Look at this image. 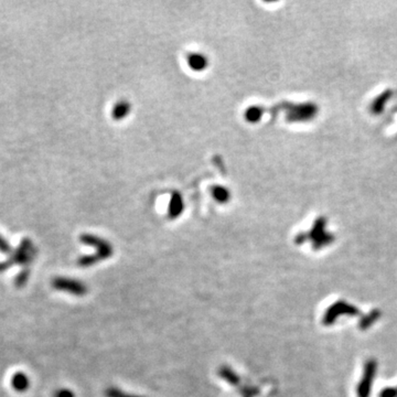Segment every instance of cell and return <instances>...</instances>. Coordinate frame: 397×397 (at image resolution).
<instances>
[{
	"label": "cell",
	"instance_id": "7a4b0ae2",
	"mask_svg": "<svg viewBox=\"0 0 397 397\" xmlns=\"http://www.w3.org/2000/svg\"><path fill=\"white\" fill-rule=\"evenodd\" d=\"M52 287L60 291L74 296H84L88 294V287L82 282L67 277H55L52 281Z\"/></svg>",
	"mask_w": 397,
	"mask_h": 397
},
{
	"label": "cell",
	"instance_id": "6da1fadb",
	"mask_svg": "<svg viewBox=\"0 0 397 397\" xmlns=\"http://www.w3.org/2000/svg\"><path fill=\"white\" fill-rule=\"evenodd\" d=\"M36 255V248L33 245L32 241L28 237H24L21 243L16 248V251L11 254V256L0 262V272L9 269L15 265H20L28 267V266L33 262Z\"/></svg>",
	"mask_w": 397,
	"mask_h": 397
},
{
	"label": "cell",
	"instance_id": "8fae6325",
	"mask_svg": "<svg viewBox=\"0 0 397 397\" xmlns=\"http://www.w3.org/2000/svg\"><path fill=\"white\" fill-rule=\"evenodd\" d=\"M54 397H74V394L70 389L62 388V389H59V390H57V392H55Z\"/></svg>",
	"mask_w": 397,
	"mask_h": 397
},
{
	"label": "cell",
	"instance_id": "5b68a950",
	"mask_svg": "<svg viewBox=\"0 0 397 397\" xmlns=\"http://www.w3.org/2000/svg\"><path fill=\"white\" fill-rule=\"evenodd\" d=\"M29 277H30V269L28 267H24L15 278V286L17 288L24 287L29 281Z\"/></svg>",
	"mask_w": 397,
	"mask_h": 397
},
{
	"label": "cell",
	"instance_id": "277c9868",
	"mask_svg": "<svg viewBox=\"0 0 397 397\" xmlns=\"http://www.w3.org/2000/svg\"><path fill=\"white\" fill-rule=\"evenodd\" d=\"M11 385L16 392H19V393L26 392L30 385L28 375L22 373V372H18V373H16L14 376H12Z\"/></svg>",
	"mask_w": 397,
	"mask_h": 397
},
{
	"label": "cell",
	"instance_id": "ba28073f",
	"mask_svg": "<svg viewBox=\"0 0 397 397\" xmlns=\"http://www.w3.org/2000/svg\"><path fill=\"white\" fill-rule=\"evenodd\" d=\"M129 110V105L126 103H121L118 105H116V107L114 108L113 111V115L116 118H121V117H124Z\"/></svg>",
	"mask_w": 397,
	"mask_h": 397
},
{
	"label": "cell",
	"instance_id": "9c48e42d",
	"mask_svg": "<svg viewBox=\"0 0 397 397\" xmlns=\"http://www.w3.org/2000/svg\"><path fill=\"white\" fill-rule=\"evenodd\" d=\"M105 394H106L107 397H139V396H134V395H130L127 393H124V392H122V390L117 389V388H113V387L108 388Z\"/></svg>",
	"mask_w": 397,
	"mask_h": 397
},
{
	"label": "cell",
	"instance_id": "52a82bcc",
	"mask_svg": "<svg viewBox=\"0 0 397 397\" xmlns=\"http://www.w3.org/2000/svg\"><path fill=\"white\" fill-rule=\"evenodd\" d=\"M220 375H222V377L224 378L225 381L229 382L231 384H236L239 382V377L237 375L234 373V372L231 369H227V368H223L220 372Z\"/></svg>",
	"mask_w": 397,
	"mask_h": 397
},
{
	"label": "cell",
	"instance_id": "8992f818",
	"mask_svg": "<svg viewBox=\"0 0 397 397\" xmlns=\"http://www.w3.org/2000/svg\"><path fill=\"white\" fill-rule=\"evenodd\" d=\"M189 61H190V65L195 70H200V69H202V67L207 65L206 58L202 57V55H198V54L192 55Z\"/></svg>",
	"mask_w": 397,
	"mask_h": 397
},
{
	"label": "cell",
	"instance_id": "3957f363",
	"mask_svg": "<svg viewBox=\"0 0 397 397\" xmlns=\"http://www.w3.org/2000/svg\"><path fill=\"white\" fill-rule=\"evenodd\" d=\"M81 242L86 245L94 246L97 250L96 256L99 260L108 258L111 254H113V248H111V246L109 245L107 241H104L99 237L93 236V235H89V234L82 235V236H81Z\"/></svg>",
	"mask_w": 397,
	"mask_h": 397
},
{
	"label": "cell",
	"instance_id": "30bf717a",
	"mask_svg": "<svg viewBox=\"0 0 397 397\" xmlns=\"http://www.w3.org/2000/svg\"><path fill=\"white\" fill-rule=\"evenodd\" d=\"M11 251L12 250H11L10 244L5 240L4 236L0 235V252L4 253V254H9V253H11Z\"/></svg>",
	"mask_w": 397,
	"mask_h": 397
}]
</instances>
